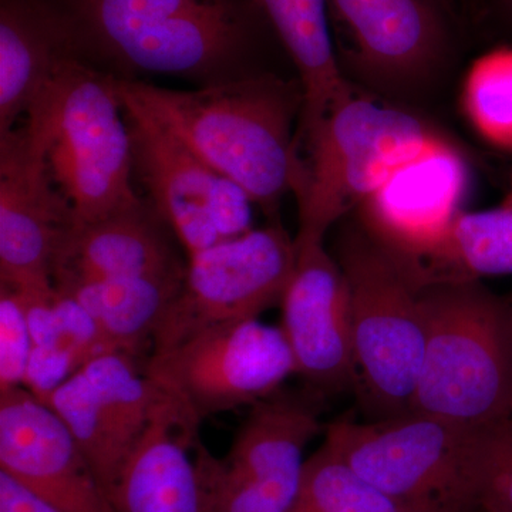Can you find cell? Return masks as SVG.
<instances>
[{"instance_id":"1","label":"cell","mask_w":512,"mask_h":512,"mask_svg":"<svg viewBox=\"0 0 512 512\" xmlns=\"http://www.w3.org/2000/svg\"><path fill=\"white\" fill-rule=\"evenodd\" d=\"M84 57L121 79L167 74L212 86L264 72L274 35L255 0H57ZM275 36V35H274Z\"/></svg>"},{"instance_id":"2","label":"cell","mask_w":512,"mask_h":512,"mask_svg":"<svg viewBox=\"0 0 512 512\" xmlns=\"http://www.w3.org/2000/svg\"><path fill=\"white\" fill-rule=\"evenodd\" d=\"M117 86L218 174L241 185L266 217H275L301 173L296 133L305 94L298 77L264 70L194 90L117 77Z\"/></svg>"},{"instance_id":"3","label":"cell","mask_w":512,"mask_h":512,"mask_svg":"<svg viewBox=\"0 0 512 512\" xmlns=\"http://www.w3.org/2000/svg\"><path fill=\"white\" fill-rule=\"evenodd\" d=\"M26 131L76 227L144 200L117 76L86 57L66 60L26 111Z\"/></svg>"},{"instance_id":"4","label":"cell","mask_w":512,"mask_h":512,"mask_svg":"<svg viewBox=\"0 0 512 512\" xmlns=\"http://www.w3.org/2000/svg\"><path fill=\"white\" fill-rule=\"evenodd\" d=\"M423 359L412 412L473 429L512 416V329L505 296L481 281L420 288Z\"/></svg>"},{"instance_id":"5","label":"cell","mask_w":512,"mask_h":512,"mask_svg":"<svg viewBox=\"0 0 512 512\" xmlns=\"http://www.w3.org/2000/svg\"><path fill=\"white\" fill-rule=\"evenodd\" d=\"M339 69L359 92L416 110L439 96L467 40L463 0H326Z\"/></svg>"},{"instance_id":"6","label":"cell","mask_w":512,"mask_h":512,"mask_svg":"<svg viewBox=\"0 0 512 512\" xmlns=\"http://www.w3.org/2000/svg\"><path fill=\"white\" fill-rule=\"evenodd\" d=\"M443 138L416 110L353 89L299 147L295 241H325L397 168Z\"/></svg>"},{"instance_id":"7","label":"cell","mask_w":512,"mask_h":512,"mask_svg":"<svg viewBox=\"0 0 512 512\" xmlns=\"http://www.w3.org/2000/svg\"><path fill=\"white\" fill-rule=\"evenodd\" d=\"M338 227L330 252L348 282L357 396L370 420L412 413L424 350L420 288L355 215Z\"/></svg>"},{"instance_id":"8","label":"cell","mask_w":512,"mask_h":512,"mask_svg":"<svg viewBox=\"0 0 512 512\" xmlns=\"http://www.w3.org/2000/svg\"><path fill=\"white\" fill-rule=\"evenodd\" d=\"M423 413L367 423L339 419L325 427V444L367 483L429 512L476 505L488 431Z\"/></svg>"},{"instance_id":"9","label":"cell","mask_w":512,"mask_h":512,"mask_svg":"<svg viewBox=\"0 0 512 512\" xmlns=\"http://www.w3.org/2000/svg\"><path fill=\"white\" fill-rule=\"evenodd\" d=\"M144 373L198 420L274 396L296 375L284 332L258 319L212 326L151 353Z\"/></svg>"},{"instance_id":"10","label":"cell","mask_w":512,"mask_h":512,"mask_svg":"<svg viewBox=\"0 0 512 512\" xmlns=\"http://www.w3.org/2000/svg\"><path fill=\"white\" fill-rule=\"evenodd\" d=\"M296 256L295 238L279 221L187 256L183 288L158 326L153 353L212 326L258 319L281 303Z\"/></svg>"},{"instance_id":"11","label":"cell","mask_w":512,"mask_h":512,"mask_svg":"<svg viewBox=\"0 0 512 512\" xmlns=\"http://www.w3.org/2000/svg\"><path fill=\"white\" fill-rule=\"evenodd\" d=\"M311 396L275 393L254 404L227 456L205 450L210 512H291L319 433V409Z\"/></svg>"},{"instance_id":"12","label":"cell","mask_w":512,"mask_h":512,"mask_svg":"<svg viewBox=\"0 0 512 512\" xmlns=\"http://www.w3.org/2000/svg\"><path fill=\"white\" fill-rule=\"evenodd\" d=\"M470 174L447 138L403 164L352 212L412 278L463 212Z\"/></svg>"},{"instance_id":"13","label":"cell","mask_w":512,"mask_h":512,"mask_svg":"<svg viewBox=\"0 0 512 512\" xmlns=\"http://www.w3.org/2000/svg\"><path fill=\"white\" fill-rule=\"evenodd\" d=\"M158 393L136 357L109 352L80 367L46 400L82 448L106 494L146 429Z\"/></svg>"},{"instance_id":"14","label":"cell","mask_w":512,"mask_h":512,"mask_svg":"<svg viewBox=\"0 0 512 512\" xmlns=\"http://www.w3.org/2000/svg\"><path fill=\"white\" fill-rule=\"evenodd\" d=\"M296 242V241H295ZM282 301V323L296 376L325 396L356 389L350 298L345 274L323 242L298 244Z\"/></svg>"},{"instance_id":"15","label":"cell","mask_w":512,"mask_h":512,"mask_svg":"<svg viewBox=\"0 0 512 512\" xmlns=\"http://www.w3.org/2000/svg\"><path fill=\"white\" fill-rule=\"evenodd\" d=\"M76 228L39 148L26 131L0 136V282L12 289L53 284L52 266Z\"/></svg>"},{"instance_id":"16","label":"cell","mask_w":512,"mask_h":512,"mask_svg":"<svg viewBox=\"0 0 512 512\" xmlns=\"http://www.w3.org/2000/svg\"><path fill=\"white\" fill-rule=\"evenodd\" d=\"M0 470L62 512H114L72 433L25 387L0 393Z\"/></svg>"},{"instance_id":"17","label":"cell","mask_w":512,"mask_h":512,"mask_svg":"<svg viewBox=\"0 0 512 512\" xmlns=\"http://www.w3.org/2000/svg\"><path fill=\"white\" fill-rule=\"evenodd\" d=\"M201 423L160 389L146 429L107 493L114 512H210Z\"/></svg>"},{"instance_id":"18","label":"cell","mask_w":512,"mask_h":512,"mask_svg":"<svg viewBox=\"0 0 512 512\" xmlns=\"http://www.w3.org/2000/svg\"><path fill=\"white\" fill-rule=\"evenodd\" d=\"M120 97L133 147L134 178L146 190V200L187 256L220 244L211 200L221 174L154 114L121 93Z\"/></svg>"},{"instance_id":"19","label":"cell","mask_w":512,"mask_h":512,"mask_svg":"<svg viewBox=\"0 0 512 512\" xmlns=\"http://www.w3.org/2000/svg\"><path fill=\"white\" fill-rule=\"evenodd\" d=\"M175 242L174 232L144 198L74 228L53 262V284L66 289L104 279L184 275L187 262Z\"/></svg>"},{"instance_id":"20","label":"cell","mask_w":512,"mask_h":512,"mask_svg":"<svg viewBox=\"0 0 512 512\" xmlns=\"http://www.w3.org/2000/svg\"><path fill=\"white\" fill-rule=\"evenodd\" d=\"M84 57L66 13L50 0H0V136L15 128L60 66Z\"/></svg>"},{"instance_id":"21","label":"cell","mask_w":512,"mask_h":512,"mask_svg":"<svg viewBox=\"0 0 512 512\" xmlns=\"http://www.w3.org/2000/svg\"><path fill=\"white\" fill-rule=\"evenodd\" d=\"M301 80L305 104L296 144L301 147L326 113L355 87L340 72L326 0H255Z\"/></svg>"},{"instance_id":"22","label":"cell","mask_w":512,"mask_h":512,"mask_svg":"<svg viewBox=\"0 0 512 512\" xmlns=\"http://www.w3.org/2000/svg\"><path fill=\"white\" fill-rule=\"evenodd\" d=\"M184 275L136 276L83 282L57 291L76 299L116 352L137 357L183 288Z\"/></svg>"},{"instance_id":"23","label":"cell","mask_w":512,"mask_h":512,"mask_svg":"<svg viewBox=\"0 0 512 512\" xmlns=\"http://www.w3.org/2000/svg\"><path fill=\"white\" fill-rule=\"evenodd\" d=\"M512 275V201L491 210L460 212L439 247L412 278L420 288L439 282Z\"/></svg>"},{"instance_id":"24","label":"cell","mask_w":512,"mask_h":512,"mask_svg":"<svg viewBox=\"0 0 512 512\" xmlns=\"http://www.w3.org/2000/svg\"><path fill=\"white\" fill-rule=\"evenodd\" d=\"M291 512H429L404 504L367 483L325 444L306 460Z\"/></svg>"},{"instance_id":"25","label":"cell","mask_w":512,"mask_h":512,"mask_svg":"<svg viewBox=\"0 0 512 512\" xmlns=\"http://www.w3.org/2000/svg\"><path fill=\"white\" fill-rule=\"evenodd\" d=\"M468 119L485 140L512 148V49L483 55L468 70L463 92Z\"/></svg>"},{"instance_id":"26","label":"cell","mask_w":512,"mask_h":512,"mask_svg":"<svg viewBox=\"0 0 512 512\" xmlns=\"http://www.w3.org/2000/svg\"><path fill=\"white\" fill-rule=\"evenodd\" d=\"M32 336L18 293L0 286V393L25 384Z\"/></svg>"},{"instance_id":"27","label":"cell","mask_w":512,"mask_h":512,"mask_svg":"<svg viewBox=\"0 0 512 512\" xmlns=\"http://www.w3.org/2000/svg\"><path fill=\"white\" fill-rule=\"evenodd\" d=\"M476 505L484 512H512V416L488 431Z\"/></svg>"},{"instance_id":"28","label":"cell","mask_w":512,"mask_h":512,"mask_svg":"<svg viewBox=\"0 0 512 512\" xmlns=\"http://www.w3.org/2000/svg\"><path fill=\"white\" fill-rule=\"evenodd\" d=\"M0 512H62L0 470Z\"/></svg>"},{"instance_id":"29","label":"cell","mask_w":512,"mask_h":512,"mask_svg":"<svg viewBox=\"0 0 512 512\" xmlns=\"http://www.w3.org/2000/svg\"><path fill=\"white\" fill-rule=\"evenodd\" d=\"M476 8L487 13L501 32L512 37V0H477Z\"/></svg>"},{"instance_id":"30","label":"cell","mask_w":512,"mask_h":512,"mask_svg":"<svg viewBox=\"0 0 512 512\" xmlns=\"http://www.w3.org/2000/svg\"><path fill=\"white\" fill-rule=\"evenodd\" d=\"M505 301H507L508 313H510V322L512 329V292L510 293V295L505 296Z\"/></svg>"},{"instance_id":"31","label":"cell","mask_w":512,"mask_h":512,"mask_svg":"<svg viewBox=\"0 0 512 512\" xmlns=\"http://www.w3.org/2000/svg\"><path fill=\"white\" fill-rule=\"evenodd\" d=\"M464 5H466L467 10L476 8L477 0H463Z\"/></svg>"},{"instance_id":"32","label":"cell","mask_w":512,"mask_h":512,"mask_svg":"<svg viewBox=\"0 0 512 512\" xmlns=\"http://www.w3.org/2000/svg\"><path fill=\"white\" fill-rule=\"evenodd\" d=\"M510 200L512 201V197L510 198Z\"/></svg>"}]
</instances>
